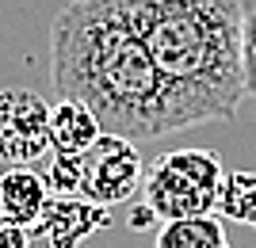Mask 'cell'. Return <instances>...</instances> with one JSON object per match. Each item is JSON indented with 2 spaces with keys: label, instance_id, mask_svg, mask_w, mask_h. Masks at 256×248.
<instances>
[{
  "label": "cell",
  "instance_id": "1",
  "mask_svg": "<svg viewBox=\"0 0 256 248\" xmlns=\"http://www.w3.org/2000/svg\"><path fill=\"white\" fill-rule=\"evenodd\" d=\"M50 84L92 107L107 134L130 141L172 134L160 69L122 0H69L54 15Z\"/></svg>",
  "mask_w": 256,
  "mask_h": 248
},
{
  "label": "cell",
  "instance_id": "2",
  "mask_svg": "<svg viewBox=\"0 0 256 248\" xmlns=\"http://www.w3.org/2000/svg\"><path fill=\"white\" fill-rule=\"evenodd\" d=\"M168 92L172 130L234 119L245 103L241 0H122Z\"/></svg>",
  "mask_w": 256,
  "mask_h": 248
},
{
  "label": "cell",
  "instance_id": "3",
  "mask_svg": "<svg viewBox=\"0 0 256 248\" xmlns=\"http://www.w3.org/2000/svg\"><path fill=\"white\" fill-rule=\"evenodd\" d=\"M222 157L214 149H168L142 176V206L157 222L172 218H199L218 210L222 191Z\"/></svg>",
  "mask_w": 256,
  "mask_h": 248
},
{
  "label": "cell",
  "instance_id": "4",
  "mask_svg": "<svg viewBox=\"0 0 256 248\" xmlns=\"http://www.w3.org/2000/svg\"><path fill=\"white\" fill-rule=\"evenodd\" d=\"M142 176H146L142 153L122 134H107L104 130L80 153V199L100 203L107 210L118 203H130L142 191Z\"/></svg>",
  "mask_w": 256,
  "mask_h": 248
},
{
  "label": "cell",
  "instance_id": "5",
  "mask_svg": "<svg viewBox=\"0 0 256 248\" xmlns=\"http://www.w3.org/2000/svg\"><path fill=\"white\" fill-rule=\"evenodd\" d=\"M50 149V103L31 88L0 92V161L34 164Z\"/></svg>",
  "mask_w": 256,
  "mask_h": 248
},
{
  "label": "cell",
  "instance_id": "6",
  "mask_svg": "<svg viewBox=\"0 0 256 248\" xmlns=\"http://www.w3.org/2000/svg\"><path fill=\"white\" fill-rule=\"evenodd\" d=\"M107 222H111L107 206L88 203L80 195H54L34 233L50 241V248H76L84 237L100 233Z\"/></svg>",
  "mask_w": 256,
  "mask_h": 248
},
{
  "label": "cell",
  "instance_id": "7",
  "mask_svg": "<svg viewBox=\"0 0 256 248\" xmlns=\"http://www.w3.org/2000/svg\"><path fill=\"white\" fill-rule=\"evenodd\" d=\"M50 199H54L50 180L42 172H34L31 164H8L0 172V218L4 222L27 226L34 233Z\"/></svg>",
  "mask_w": 256,
  "mask_h": 248
},
{
  "label": "cell",
  "instance_id": "8",
  "mask_svg": "<svg viewBox=\"0 0 256 248\" xmlns=\"http://www.w3.org/2000/svg\"><path fill=\"white\" fill-rule=\"evenodd\" d=\"M100 134H104V126H100V119L92 115V107H84L80 99L58 96V103L50 107V149L54 153L80 157Z\"/></svg>",
  "mask_w": 256,
  "mask_h": 248
},
{
  "label": "cell",
  "instance_id": "9",
  "mask_svg": "<svg viewBox=\"0 0 256 248\" xmlns=\"http://www.w3.org/2000/svg\"><path fill=\"white\" fill-rule=\"evenodd\" d=\"M157 248H234L218 214L172 218L157 233Z\"/></svg>",
  "mask_w": 256,
  "mask_h": 248
},
{
  "label": "cell",
  "instance_id": "10",
  "mask_svg": "<svg viewBox=\"0 0 256 248\" xmlns=\"http://www.w3.org/2000/svg\"><path fill=\"white\" fill-rule=\"evenodd\" d=\"M218 214L256 229V172H226L222 176Z\"/></svg>",
  "mask_w": 256,
  "mask_h": 248
},
{
  "label": "cell",
  "instance_id": "11",
  "mask_svg": "<svg viewBox=\"0 0 256 248\" xmlns=\"http://www.w3.org/2000/svg\"><path fill=\"white\" fill-rule=\"evenodd\" d=\"M241 73L245 92L256 99V0H241Z\"/></svg>",
  "mask_w": 256,
  "mask_h": 248
},
{
  "label": "cell",
  "instance_id": "12",
  "mask_svg": "<svg viewBox=\"0 0 256 248\" xmlns=\"http://www.w3.org/2000/svg\"><path fill=\"white\" fill-rule=\"evenodd\" d=\"M50 187L58 195H80V157H69V153H54L50 164Z\"/></svg>",
  "mask_w": 256,
  "mask_h": 248
},
{
  "label": "cell",
  "instance_id": "13",
  "mask_svg": "<svg viewBox=\"0 0 256 248\" xmlns=\"http://www.w3.org/2000/svg\"><path fill=\"white\" fill-rule=\"evenodd\" d=\"M0 248H31L27 226H16V222H4V218H0Z\"/></svg>",
  "mask_w": 256,
  "mask_h": 248
}]
</instances>
